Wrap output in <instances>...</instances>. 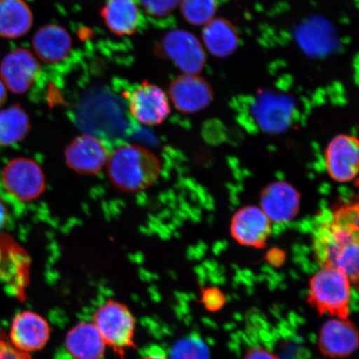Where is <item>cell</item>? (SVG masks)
Listing matches in <instances>:
<instances>
[{
    "instance_id": "obj_1",
    "label": "cell",
    "mask_w": 359,
    "mask_h": 359,
    "mask_svg": "<svg viewBox=\"0 0 359 359\" xmlns=\"http://www.w3.org/2000/svg\"><path fill=\"white\" fill-rule=\"evenodd\" d=\"M107 168V177L116 189L137 193L154 185L159 178L161 164L159 157L148 148L126 144L110 155Z\"/></svg>"
},
{
    "instance_id": "obj_2",
    "label": "cell",
    "mask_w": 359,
    "mask_h": 359,
    "mask_svg": "<svg viewBox=\"0 0 359 359\" xmlns=\"http://www.w3.org/2000/svg\"><path fill=\"white\" fill-rule=\"evenodd\" d=\"M359 231L326 223L318 228L313 251L321 267L339 269L350 281L358 280Z\"/></svg>"
},
{
    "instance_id": "obj_3",
    "label": "cell",
    "mask_w": 359,
    "mask_h": 359,
    "mask_svg": "<svg viewBox=\"0 0 359 359\" xmlns=\"http://www.w3.org/2000/svg\"><path fill=\"white\" fill-rule=\"evenodd\" d=\"M351 281L338 269L321 267L309 281L308 302L317 312L348 320Z\"/></svg>"
},
{
    "instance_id": "obj_4",
    "label": "cell",
    "mask_w": 359,
    "mask_h": 359,
    "mask_svg": "<svg viewBox=\"0 0 359 359\" xmlns=\"http://www.w3.org/2000/svg\"><path fill=\"white\" fill-rule=\"evenodd\" d=\"M93 324L100 332L106 346L123 359L127 350L136 348L134 342L136 321L128 306L110 299L93 316Z\"/></svg>"
},
{
    "instance_id": "obj_5",
    "label": "cell",
    "mask_w": 359,
    "mask_h": 359,
    "mask_svg": "<svg viewBox=\"0 0 359 359\" xmlns=\"http://www.w3.org/2000/svg\"><path fill=\"white\" fill-rule=\"evenodd\" d=\"M1 181L8 194L22 202L37 200L46 190L41 165L27 157L11 160L2 170Z\"/></svg>"
},
{
    "instance_id": "obj_6",
    "label": "cell",
    "mask_w": 359,
    "mask_h": 359,
    "mask_svg": "<svg viewBox=\"0 0 359 359\" xmlns=\"http://www.w3.org/2000/svg\"><path fill=\"white\" fill-rule=\"evenodd\" d=\"M158 49L161 56L172 60L184 74H199L205 65V49L189 31H170L161 39Z\"/></svg>"
},
{
    "instance_id": "obj_7",
    "label": "cell",
    "mask_w": 359,
    "mask_h": 359,
    "mask_svg": "<svg viewBox=\"0 0 359 359\" xmlns=\"http://www.w3.org/2000/svg\"><path fill=\"white\" fill-rule=\"evenodd\" d=\"M253 116L263 131L281 133L293 123L295 104L287 94L271 91L260 92L252 106Z\"/></svg>"
},
{
    "instance_id": "obj_8",
    "label": "cell",
    "mask_w": 359,
    "mask_h": 359,
    "mask_svg": "<svg viewBox=\"0 0 359 359\" xmlns=\"http://www.w3.org/2000/svg\"><path fill=\"white\" fill-rule=\"evenodd\" d=\"M130 114L146 126L163 123L170 114L169 97L163 89L144 81L128 93Z\"/></svg>"
},
{
    "instance_id": "obj_9",
    "label": "cell",
    "mask_w": 359,
    "mask_h": 359,
    "mask_svg": "<svg viewBox=\"0 0 359 359\" xmlns=\"http://www.w3.org/2000/svg\"><path fill=\"white\" fill-rule=\"evenodd\" d=\"M66 164L75 173L95 176L102 172L109 159V151L92 135L83 134L74 139L65 151Z\"/></svg>"
},
{
    "instance_id": "obj_10",
    "label": "cell",
    "mask_w": 359,
    "mask_h": 359,
    "mask_svg": "<svg viewBox=\"0 0 359 359\" xmlns=\"http://www.w3.org/2000/svg\"><path fill=\"white\" fill-rule=\"evenodd\" d=\"M169 97L179 111L196 114L212 103L214 91L212 84L199 74H184L170 83Z\"/></svg>"
},
{
    "instance_id": "obj_11",
    "label": "cell",
    "mask_w": 359,
    "mask_h": 359,
    "mask_svg": "<svg viewBox=\"0 0 359 359\" xmlns=\"http://www.w3.org/2000/svg\"><path fill=\"white\" fill-rule=\"evenodd\" d=\"M359 143L349 135H338L325 151V165L330 177L338 182H348L358 172Z\"/></svg>"
},
{
    "instance_id": "obj_12",
    "label": "cell",
    "mask_w": 359,
    "mask_h": 359,
    "mask_svg": "<svg viewBox=\"0 0 359 359\" xmlns=\"http://www.w3.org/2000/svg\"><path fill=\"white\" fill-rule=\"evenodd\" d=\"M40 72L37 57L28 49L17 48L0 65V79L11 92L24 94L32 87Z\"/></svg>"
},
{
    "instance_id": "obj_13",
    "label": "cell",
    "mask_w": 359,
    "mask_h": 359,
    "mask_svg": "<svg viewBox=\"0 0 359 359\" xmlns=\"http://www.w3.org/2000/svg\"><path fill=\"white\" fill-rule=\"evenodd\" d=\"M302 194L291 184L276 182L264 188L260 194L259 208L269 221L283 224L293 219L299 213Z\"/></svg>"
},
{
    "instance_id": "obj_14",
    "label": "cell",
    "mask_w": 359,
    "mask_h": 359,
    "mask_svg": "<svg viewBox=\"0 0 359 359\" xmlns=\"http://www.w3.org/2000/svg\"><path fill=\"white\" fill-rule=\"evenodd\" d=\"M271 231V222L257 206L242 208L231 219V236L242 245L263 248Z\"/></svg>"
},
{
    "instance_id": "obj_15",
    "label": "cell",
    "mask_w": 359,
    "mask_h": 359,
    "mask_svg": "<svg viewBox=\"0 0 359 359\" xmlns=\"http://www.w3.org/2000/svg\"><path fill=\"white\" fill-rule=\"evenodd\" d=\"M50 334V326L44 318L37 313L24 311L13 318L10 337L13 346L29 353L46 346Z\"/></svg>"
},
{
    "instance_id": "obj_16",
    "label": "cell",
    "mask_w": 359,
    "mask_h": 359,
    "mask_svg": "<svg viewBox=\"0 0 359 359\" xmlns=\"http://www.w3.org/2000/svg\"><path fill=\"white\" fill-rule=\"evenodd\" d=\"M358 346V330L352 322L334 318L321 327L318 348L324 355L330 358L348 357L355 351Z\"/></svg>"
},
{
    "instance_id": "obj_17",
    "label": "cell",
    "mask_w": 359,
    "mask_h": 359,
    "mask_svg": "<svg viewBox=\"0 0 359 359\" xmlns=\"http://www.w3.org/2000/svg\"><path fill=\"white\" fill-rule=\"evenodd\" d=\"M73 46L67 30L58 25L49 24L38 29L33 38L35 56L48 64L65 60Z\"/></svg>"
},
{
    "instance_id": "obj_18",
    "label": "cell",
    "mask_w": 359,
    "mask_h": 359,
    "mask_svg": "<svg viewBox=\"0 0 359 359\" xmlns=\"http://www.w3.org/2000/svg\"><path fill=\"white\" fill-rule=\"evenodd\" d=\"M65 347L74 359H102L106 350L104 341L92 322L72 327L66 336Z\"/></svg>"
},
{
    "instance_id": "obj_19",
    "label": "cell",
    "mask_w": 359,
    "mask_h": 359,
    "mask_svg": "<svg viewBox=\"0 0 359 359\" xmlns=\"http://www.w3.org/2000/svg\"><path fill=\"white\" fill-rule=\"evenodd\" d=\"M202 40L210 55L224 58L234 53L240 45L236 27L224 18H214L204 25Z\"/></svg>"
},
{
    "instance_id": "obj_20",
    "label": "cell",
    "mask_w": 359,
    "mask_h": 359,
    "mask_svg": "<svg viewBox=\"0 0 359 359\" xmlns=\"http://www.w3.org/2000/svg\"><path fill=\"white\" fill-rule=\"evenodd\" d=\"M101 16L107 29L118 36L134 34L141 22L140 10L134 0H109Z\"/></svg>"
},
{
    "instance_id": "obj_21",
    "label": "cell",
    "mask_w": 359,
    "mask_h": 359,
    "mask_svg": "<svg viewBox=\"0 0 359 359\" xmlns=\"http://www.w3.org/2000/svg\"><path fill=\"white\" fill-rule=\"evenodd\" d=\"M33 13L25 0H0V37L18 39L29 32Z\"/></svg>"
},
{
    "instance_id": "obj_22",
    "label": "cell",
    "mask_w": 359,
    "mask_h": 359,
    "mask_svg": "<svg viewBox=\"0 0 359 359\" xmlns=\"http://www.w3.org/2000/svg\"><path fill=\"white\" fill-rule=\"evenodd\" d=\"M29 258L22 247L11 236L0 235V278L8 280H26Z\"/></svg>"
},
{
    "instance_id": "obj_23",
    "label": "cell",
    "mask_w": 359,
    "mask_h": 359,
    "mask_svg": "<svg viewBox=\"0 0 359 359\" xmlns=\"http://www.w3.org/2000/svg\"><path fill=\"white\" fill-rule=\"evenodd\" d=\"M30 128L29 116L20 105L0 111V147H10L24 140Z\"/></svg>"
},
{
    "instance_id": "obj_24",
    "label": "cell",
    "mask_w": 359,
    "mask_h": 359,
    "mask_svg": "<svg viewBox=\"0 0 359 359\" xmlns=\"http://www.w3.org/2000/svg\"><path fill=\"white\" fill-rule=\"evenodd\" d=\"M180 7L184 19L189 24L202 26L214 19L217 0H181Z\"/></svg>"
},
{
    "instance_id": "obj_25",
    "label": "cell",
    "mask_w": 359,
    "mask_h": 359,
    "mask_svg": "<svg viewBox=\"0 0 359 359\" xmlns=\"http://www.w3.org/2000/svg\"><path fill=\"white\" fill-rule=\"evenodd\" d=\"M210 351L199 336L179 340L172 350V359H210Z\"/></svg>"
},
{
    "instance_id": "obj_26",
    "label": "cell",
    "mask_w": 359,
    "mask_h": 359,
    "mask_svg": "<svg viewBox=\"0 0 359 359\" xmlns=\"http://www.w3.org/2000/svg\"><path fill=\"white\" fill-rule=\"evenodd\" d=\"M359 206L357 203L340 206L333 214L332 223L350 230L359 231Z\"/></svg>"
},
{
    "instance_id": "obj_27",
    "label": "cell",
    "mask_w": 359,
    "mask_h": 359,
    "mask_svg": "<svg viewBox=\"0 0 359 359\" xmlns=\"http://www.w3.org/2000/svg\"><path fill=\"white\" fill-rule=\"evenodd\" d=\"M181 0H139L143 10L154 17H165L172 13Z\"/></svg>"
},
{
    "instance_id": "obj_28",
    "label": "cell",
    "mask_w": 359,
    "mask_h": 359,
    "mask_svg": "<svg viewBox=\"0 0 359 359\" xmlns=\"http://www.w3.org/2000/svg\"><path fill=\"white\" fill-rule=\"evenodd\" d=\"M201 302L210 312L219 311L226 302V295L217 288H208L202 293Z\"/></svg>"
},
{
    "instance_id": "obj_29",
    "label": "cell",
    "mask_w": 359,
    "mask_h": 359,
    "mask_svg": "<svg viewBox=\"0 0 359 359\" xmlns=\"http://www.w3.org/2000/svg\"><path fill=\"white\" fill-rule=\"evenodd\" d=\"M0 359H33L29 353L20 351L8 340L6 336L0 333Z\"/></svg>"
},
{
    "instance_id": "obj_30",
    "label": "cell",
    "mask_w": 359,
    "mask_h": 359,
    "mask_svg": "<svg viewBox=\"0 0 359 359\" xmlns=\"http://www.w3.org/2000/svg\"><path fill=\"white\" fill-rule=\"evenodd\" d=\"M244 359H279L268 349L264 348H250L248 352L246 353Z\"/></svg>"
},
{
    "instance_id": "obj_31",
    "label": "cell",
    "mask_w": 359,
    "mask_h": 359,
    "mask_svg": "<svg viewBox=\"0 0 359 359\" xmlns=\"http://www.w3.org/2000/svg\"><path fill=\"white\" fill-rule=\"evenodd\" d=\"M285 255L280 249H272L269 251L267 259L269 263L275 264V266H280L285 262Z\"/></svg>"
},
{
    "instance_id": "obj_32",
    "label": "cell",
    "mask_w": 359,
    "mask_h": 359,
    "mask_svg": "<svg viewBox=\"0 0 359 359\" xmlns=\"http://www.w3.org/2000/svg\"><path fill=\"white\" fill-rule=\"evenodd\" d=\"M8 219V212L4 202L0 199V231L6 226Z\"/></svg>"
},
{
    "instance_id": "obj_33",
    "label": "cell",
    "mask_w": 359,
    "mask_h": 359,
    "mask_svg": "<svg viewBox=\"0 0 359 359\" xmlns=\"http://www.w3.org/2000/svg\"><path fill=\"white\" fill-rule=\"evenodd\" d=\"M7 100L6 87L4 86L2 80L0 79V109L6 103Z\"/></svg>"
},
{
    "instance_id": "obj_34",
    "label": "cell",
    "mask_w": 359,
    "mask_h": 359,
    "mask_svg": "<svg viewBox=\"0 0 359 359\" xmlns=\"http://www.w3.org/2000/svg\"><path fill=\"white\" fill-rule=\"evenodd\" d=\"M141 359H168L167 357L164 355V354L161 353H154L149 354V355L142 358Z\"/></svg>"
}]
</instances>
